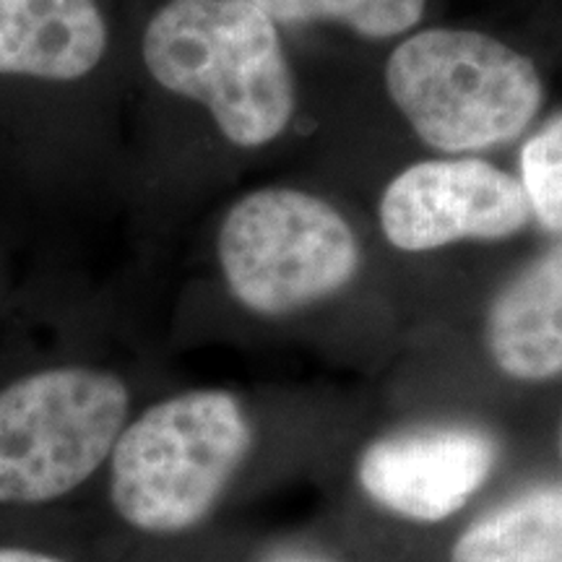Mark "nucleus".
<instances>
[{"label": "nucleus", "instance_id": "1", "mask_svg": "<svg viewBox=\"0 0 562 562\" xmlns=\"http://www.w3.org/2000/svg\"><path fill=\"white\" fill-rule=\"evenodd\" d=\"M140 53L161 89L203 104L240 149L271 144L292 121L290 60L277 24L248 0H167Z\"/></svg>", "mask_w": 562, "mask_h": 562}, {"label": "nucleus", "instance_id": "2", "mask_svg": "<svg viewBox=\"0 0 562 562\" xmlns=\"http://www.w3.org/2000/svg\"><path fill=\"white\" fill-rule=\"evenodd\" d=\"M252 448L240 398L201 389L154 404L110 453V503L131 529L175 537L206 521Z\"/></svg>", "mask_w": 562, "mask_h": 562}, {"label": "nucleus", "instance_id": "3", "mask_svg": "<svg viewBox=\"0 0 562 562\" xmlns=\"http://www.w3.org/2000/svg\"><path fill=\"white\" fill-rule=\"evenodd\" d=\"M389 97L430 149L484 151L529 128L544 100L533 63L490 34L425 30L385 66Z\"/></svg>", "mask_w": 562, "mask_h": 562}, {"label": "nucleus", "instance_id": "4", "mask_svg": "<svg viewBox=\"0 0 562 562\" xmlns=\"http://www.w3.org/2000/svg\"><path fill=\"white\" fill-rule=\"evenodd\" d=\"M131 393L108 370L63 364L0 389V508L63 501L110 461Z\"/></svg>", "mask_w": 562, "mask_h": 562}, {"label": "nucleus", "instance_id": "5", "mask_svg": "<svg viewBox=\"0 0 562 562\" xmlns=\"http://www.w3.org/2000/svg\"><path fill=\"white\" fill-rule=\"evenodd\" d=\"M216 252L232 297L266 318L334 297L362 266L349 222L328 201L294 188H263L237 201Z\"/></svg>", "mask_w": 562, "mask_h": 562}, {"label": "nucleus", "instance_id": "6", "mask_svg": "<svg viewBox=\"0 0 562 562\" xmlns=\"http://www.w3.org/2000/svg\"><path fill=\"white\" fill-rule=\"evenodd\" d=\"M531 220L521 180L484 159H432L396 175L381 199V227L398 250L503 240Z\"/></svg>", "mask_w": 562, "mask_h": 562}, {"label": "nucleus", "instance_id": "7", "mask_svg": "<svg viewBox=\"0 0 562 562\" xmlns=\"http://www.w3.org/2000/svg\"><path fill=\"white\" fill-rule=\"evenodd\" d=\"M495 463L497 442L480 427H414L372 440L357 459V484L391 516L440 524L487 484Z\"/></svg>", "mask_w": 562, "mask_h": 562}, {"label": "nucleus", "instance_id": "8", "mask_svg": "<svg viewBox=\"0 0 562 562\" xmlns=\"http://www.w3.org/2000/svg\"><path fill=\"white\" fill-rule=\"evenodd\" d=\"M97 0H0V76L79 81L108 53Z\"/></svg>", "mask_w": 562, "mask_h": 562}, {"label": "nucleus", "instance_id": "9", "mask_svg": "<svg viewBox=\"0 0 562 562\" xmlns=\"http://www.w3.org/2000/svg\"><path fill=\"white\" fill-rule=\"evenodd\" d=\"M484 341L497 370L513 381L542 383L562 375V240L495 294Z\"/></svg>", "mask_w": 562, "mask_h": 562}, {"label": "nucleus", "instance_id": "10", "mask_svg": "<svg viewBox=\"0 0 562 562\" xmlns=\"http://www.w3.org/2000/svg\"><path fill=\"white\" fill-rule=\"evenodd\" d=\"M451 562H562V482L492 505L456 539Z\"/></svg>", "mask_w": 562, "mask_h": 562}, {"label": "nucleus", "instance_id": "11", "mask_svg": "<svg viewBox=\"0 0 562 562\" xmlns=\"http://www.w3.org/2000/svg\"><path fill=\"white\" fill-rule=\"evenodd\" d=\"M273 24L336 21L360 37L389 40L419 24L427 0H248Z\"/></svg>", "mask_w": 562, "mask_h": 562}, {"label": "nucleus", "instance_id": "12", "mask_svg": "<svg viewBox=\"0 0 562 562\" xmlns=\"http://www.w3.org/2000/svg\"><path fill=\"white\" fill-rule=\"evenodd\" d=\"M521 186L531 214L544 229L562 235V112L526 140Z\"/></svg>", "mask_w": 562, "mask_h": 562}, {"label": "nucleus", "instance_id": "13", "mask_svg": "<svg viewBox=\"0 0 562 562\" xmlns=\"http://www.w3.org/2000/svg\"><path fill=\"white\" fill-rule=\"evenodd\" d=\"M0 562H68L58 554L34 550V547H19V544H0Z\"/></svg>", "mask_w": 562, "mask_h": 562}, {"label": "nucleus", "instance_id": "14", "mask_svg": "<svg viewBox=\"0 0 562 562\" xmlns=\"http://www.w3.org/2000/svg\"><path fill=\"white\" fill-rule=\"evenodd\" d=\"M266 562H334L328 558H321V554H307V552H281L273 554Z\"/></svg>", "mask_w": 562, "mask_h": 562}, {"label": "nucleus", "instance_id": "15", "mask_svg": "<svg viewBox=\"0 0 562 562\" xmlns=\"http://www.w3.org/2000/svg\"><path fill=\"white\" fill-rule=\"evenodd\" d=\"M558 448H560V461H562V422H560V438H558Z\"/></svg>", "mask_w": 562, "mask_h": 562}]
</instances>
